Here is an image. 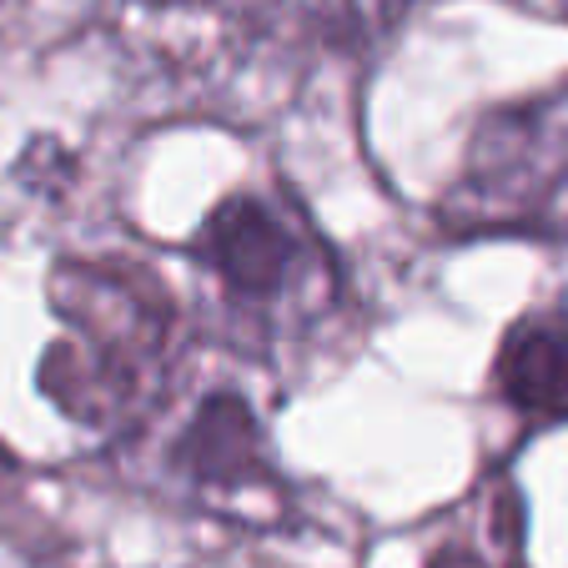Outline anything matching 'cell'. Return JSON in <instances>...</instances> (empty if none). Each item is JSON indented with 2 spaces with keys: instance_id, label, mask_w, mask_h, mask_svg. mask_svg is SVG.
<instances>
[{
  "instance_id": "cell-1",
  "label": "cell",
  "mask_w": 568,
  "mask_h": 568,
  "mask_svg": "<svg viewBox=\"0 0 568 568\" xmlns=\"http://www.w3.org/2000/svg\"><path fill=\"white\" fill-rule=\"evenodd\" d=\"M51 302L61 337L45 353L41 387L71 423L126 438L172 383V297L121 257L55 267Z\"/></svg>"
},
{
  "instance_id": "cell-2",
  "label": "cell",
  "mask_w": 568,
  "mask_h": 568,
  "mask_svg": "<svg viewBox=\"0 0 568 568\" xmlns=\"http://www.w3.org/2000/svg\"><path fill=\"white\" fill-rule=\"evenodd\" d=\"M192 267L206 312L222 322L216 343L272 353L333 317L343 272L327 236L287 186H242L206 212L192 236Z\"/></svg>"
},
{
  "instance_id": "cell-3",
  "label": "cell",
  "mask_w": 568,
  "mask_h": 568,
  "mask_svg": "<svg viewBox=\"0 0 568 568\" xmlns=\"http://www.w3.org/2000/svg\"><path fill=\"white\" fill-rule=\"evenodd\" d=\"M242 363L247 353L236 347H226V363H182L126 443L156 494L222 524L277 528L287 518V478L272 463L267 413L242 383Z\"/></svg>"
},
{
  "instance_id": "cell-4",
  "label": "cell",
  "mask_w": 568,
  "mask_h": 568,
  "mask_svg": "<svg viewBox=\"0 0 568 568\" xmlns=\"http://www.w3.org/2000/svg\"><path fill=\"white\" fill-rule=\"evenodd\" d=\"M287 0H101V26L121 61L192 116L242 121L267 111L257 97L282 45Z\"/></svg>"
},
{
  "instance_id": "cell-5",
  "label": "cell",
  "mask_w": 568,
  "mask_h": 568,
  "mask_svg": "<svg viewBox=\"0 0 568 568\" xmlns=\"http://www.w3.org/2000/svg\"><path fill=\"white\" fill-rule=\"evenodd\" d=\"M438 222L453 236L568 242V75L473 126Z\"/></svg>"
},
{
  "instance_id": "cell-6",
  "label": "cell",
  "mask_w": 568,
  "mask_h": 568,
  "mask_svg": "<svg viewBox=\"0 0 568 568\" xmlns=\"http://www.w3.org/2000/svg\"><path fill=\"white\" fill-rule=\"evenodd\" d=\"M494 387L524 418L568 423V307L524 312L498 343Z\"/></svg>"
},
{
  "instance_id": "cell-7",
  "label": "cell",
  "mask_w": 568,
  "mask_h": 568,
  "mask_svg": "<svg viewBox=\"0 0 568 568\" xmlns=\"http://www.w3.org/2000/svg\"><path fill=\"white\" fill-rule=\"evenodd\" d=\"M307 11L312 26L322 31V41L363 51V45L383 41L413 11V0H307Z\"/></svg>"
},
{
  "instance_id": "cell-8",
  "label": "cell",
  "mask_w": 568,
  "mask_h": 568,
  "mask_svg": "<svg viewBox=\"0 0 568 568\" xmlns=\"http://www.w3.org/2000/svg\"><path fill=\"white\" fill-rule=\"evenodd\" d=\"M428 568H524V554H518L514 524H494L488 538H463V544H448Z\"/></svg>"
},
{
  "instance_id": "cell-9",
  "label": "cell",
  "mask_w": 568,
  "mask_h": 568,
  "mask_svg": "<svg viewBox=\"0 0 568 568\" xmlns=\"http://www.w3.org/2000/svg\"><path fill=\"white\" fill-rule=\"evenodd\" d=\"M518 11L538 16V21H554V26H568V0H508Z\"/></svg>"
},
{
  "instance_id": "cell-10",
  "label": "cell",
  "mask_w": 568,
  "mask_h": 568,
  "mask_svg": "<svg viewBox=\"0 0 568 568\" xmlns=\"http://www.w3.org/2000/svg\"><path fill=\"white\" fill-rule=\"evenodd\" d=\"M11 11H16V0H0V26L11 21Z\"/></svg>"
}]
</instances>
